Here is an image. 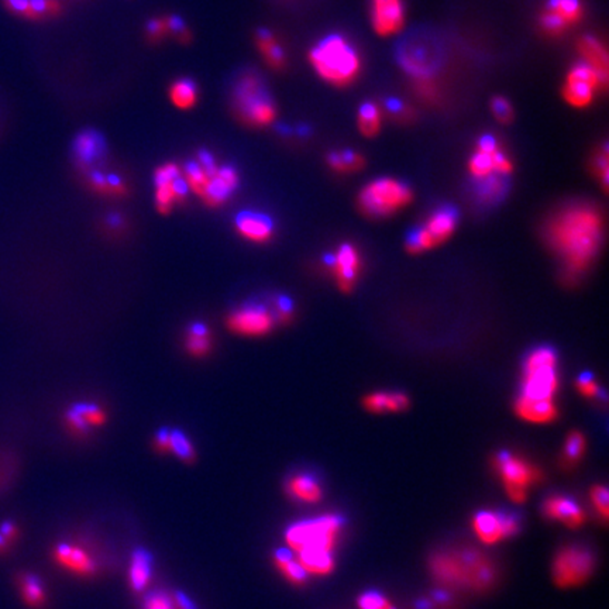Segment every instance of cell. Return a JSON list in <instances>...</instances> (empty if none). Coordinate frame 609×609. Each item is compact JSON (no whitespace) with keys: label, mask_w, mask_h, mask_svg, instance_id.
Returning a JSON list of instances; mask_svg holds the SVG:
<instances>
[{"label":"cell","mask_w":609,"mask_h":609,"mask_svg":"<svg viewBox=\"0 0 609 609\" xmlns=\"http://www.w3.org/2000/svg\"><path fill=\"white\" fill-rule=\"evenodd\" d=\"M603 238V216L587 203L566 208L546 227V240L573 276L583 274L595 260Z\"/></svg>","instance_id":"cell-1"},{"label":"cell","mask_w":609,"mask_h":609,"mask_svg":"<svg viewBox=\"0 0 609 609\" xmlns=\"http://www.w3.org/2000/svg\"><path fill=\"white\" fill-rule=\"evenodd\" d=\"M429 571L436 583L449 590L486 593L498 580V568L488 556L474 547H450L435 553Z\"/></svg>","instance_id":"cell-2"},{"label":"cell","mask_w":609,"mask_h":609,"mask_svg":"<svg viewBox=\"0 0 609 609\" xmlns=\"http://www.w3.org/2000/svg\"><path fill=\"white\" fill-rule=\"evenodd\" d=\"M309 61L322 80L334 86H346L360 75L359 53L340 34L322 38L309 51Z\"/></svg>","instance_id":"cell-3"},{"label":"cell","mask_w":609,"mask_h":609,"mask_svg":"<svg viewBox=\"0 0 609 609\" xmlns=\"http://www.w3.org/2000/svg\"><path fill=\"white\" fill-rule=\"evenodd\" d=\"M233 109L241 123L266 127L276 119V106L261 76L247 71L238 76L233 89Z\"/></svg>","instance_id":"cell-4"},{"label":"cell","mask_w":609,"mask_h":609,"mask_svg":"<svg viewBox=\"0 0 609 609\" xmlns=\"http://www.w3.org/2000/svg\"><path fill=\"white\" fill-rule=\"evenodd\" d=\"M342 530V517L336 515H324L292 525L286 530L285 540L291 550L296 553H334Z\"/></svg>","instance_id":"cell-5"},{"label":"cell","mask_w":609,"mask_h":609,"mask_svg":"<svg viewBox=\"0 0 609 609\" xmlns=\"http://www.w3.org/2000/svg\"><path fill=\"white\" fill-rule=\"evenodd\" d=\"M412 198L408 185L392 178H381L365 185L360 192L359 207L364 215L382 218L408 207Z\"/></svg>","instance_id":"cell-6"},{"label":"cell","mask_w":609,"mask_h":609,"mask_svg":"<svg viewBox=\"0 0 609 609\" xmlns=\"http://www.w3.org/2000/svg\"><path fill=\"white\" fill-rule=\"evenodd\" d=\"M557 357L552 349L542 347L530 353L524 367L522 395L535 400H553L558 387Z\"/></svg>","instance_id":"cell-7"},{"label":"cell","mask_w":609,"mask_h":609,"mask_svg":"<svg viewBox=\"0 0 609 609\" xmlns=\"http://www.w3.org/2000/svg\"><path fill=\"white\" fill-rule=\"evenodd\" d=\"M594 568L595 557L585 546H565L553 558V581L560 588L580 587L590 580Z\"/></svg>","instance_id":"cell-8"},{"label":"cell","mask_w":609,"mask_h":609,"mask_svg":"<svg viewBox=\"0 0 609 609\" xmlns=\"http://www.w3.org/2000/svg\"><path fill=\"white\" fill-rule=\"evenodd\" d=\"M494 466L504 484L508 497L515 504H524L527 498L529 487L535 486L542 479V473L537 467L509 451L497 454Z\"/></svg>","instance_id":"cell-9"},{"label":"cell","mask_w":609,"mask_h":609,"mask_svg":"<svg viewBox=\"0 0 609 609\" xmlns=\"http://www.w3.org/2000/svg\"><path fill=\"white\" fill-rule=\"evenodd\" d=\"M457 226V215L450 208H443L426 220L422 227L418 228L410 240L406 248L411 253H422L438 247L453 235Z\"/></svg>","instance_id":"cell-10"},{"label":"cell","mask_w":609,"mask_h":609,"mask_svg":"<svg viewBox=\"0 0 609 609\" xmlns=\"http://www.w3.org/2000/svg\"><path fill=\"white\" fill-rule=\"evenodd\" d=\"M469 174L477 182L494 175L508 177L512 172V162L499 149L495 137L486 134L478 140L476 152L469 162Z\"/></svg>","instance_id":"cell-11"},{"label":"cell","mask_w":609,"mask_h":609,"mask_svg":"<svg viewBox=\"0 0 609 609\" xmlns=\"http://www.w3.org/2000/svg\"><path fill=\"white\" fill-rule=\"evenodd\" d=\"M605 86L606 83L593 68L588 67L587 63H580L567 73L563 95L568 105L585 108L593 102L596 91Z\"/></svg>","instance_id":"cell-12"},{"label":"cell","mask_w":609,"mask_h":609,"mask_svg":"<svg viewBox=\"0 0 609 609\" xmlns=\"http://www.w3.org/2000/svg\"><path fill=\"white\" fill-rule=\"evenodd\" d=\"M473 529L476 536L486 545H497L502 540L517 535L520 530L519 520L511 514L504 512L481 511L473 517Z\"/></svg>","instance_id":"cell-13"},{"label":"cell","mask_w":609,"mask_h":609,"mask_svg":"<svg viewBox=\"0 0 609 609\" xmlns=\"http://www.w3.org/2000/svg\"><path fill=\"white\" fill-rule=\"evenodd\" d=\"M227 324L236 334L243 336H264L274 326V316L261 304H243L227 319Z\"/></svg>","instance_id":"cell-14"},{"label":"cell","mask_w":609,"mask_h":609,"mask_svg":"<svg viewBox=\"0 0 609 609\" xmlns=\"http://www.w3.org/2000/svg\"><path fill=\"white\" fill-rule=\"evenodd\" d=\"M583 13L581 0H549L540 17V24L547 34H562L580 22Z\"/></svg>","instance_id":"cell-15"},{"label":"cell","mask_w":609,"mask_h":609,"mask_svg":"<svg viewBox=\"0 0 609 609\" xmlns=\"http://www.w3.org/2000/svg\"><path fill=\"white\" fill-rule=\"evenodd\" d=\"M326 263L334 271L339 288L343 292L352 291L362 270V260L357 248L352 245H343L334 256H329Z\"/></svg>","instance_id":"cell-16"},{"label":"cell","mask_w":609,"mask_h":609,"mask_svg":"<svg viewBox=\"0 0 609 609\" xmlns=\"http://www.w3.org/2000/svg\"><path fill=\"white\" fill-rule=\"evenodd\" d=\"M405 23L402 0H372V25L382 37L397 34Z\"/></svg>","instance_id":"cell-17"},{"label":"cell","mask_w":609,"mask_h":609,"mask_svg":"<svg viewBox=\"0 0 609 609\" xmlns=\"http://www.w3.org/2000/svg\"><path fill=\"white\" fill-rule=\"evenodd\" d=\"M543 517L556 522H562L570 529H578L585 522L583 508L566 495H552L543 502Z\"/></svg>","instance_id":"cell-18"},{"label":"cell","mask_w":609,"mask_h":609,"mask_svg":"<svg viewBox=\"0 0 609 609\" xmlns=\"http://www.w3.org/2000/svg\"><path fill=\"white\" fill-rule=\"evenodd\" d=\"M2 5L13 16L29 22H44L63 13L58 0H2Z\"/></svg>","instance_id":"cell-19"},{"label":"cell","mask_w":609,"mask_h":609,"mask_svg":"<svg viewBox=\"0 0 609 609\" xmlns=\"http://www.w3.org/2000/svg\"><path fill=\"white\" fill-rule=\"evenodd\" d=\"M238 187V174L230 165L219 167L218 172L208 179L203 188L202 198L209 207H220Z\"/></svg>","instance_id":"cell-20"},{"label":"cell","mask_w":609,"mask_h":609,"mask_svg":"<svg viewBox=\"0 0 609 609\" xmlns=\"http://www.w3.org/2000/svg\"><path fill=\"white\" fill-rule=\"evenodd\" d=\"M55 562L76 575H92L98 570V563L81 546L61 543L54 550Z\"/></svg>","instance_id":"cell-21"},{"label":"cell","mask_w":609,"mask_h":609,"mask_svg":"<svg viewBox=\"0 0 609 609\" xmlns=\"http://www.w3.org/2000/svg\"><path fill=\"white\" fill-rule=\"evenodd\" d=\"M236 228L243 237L256 243H266L274 236L273 219L266 213L245 210L238 213L235 220Z\"/></svg>","instance_id":"cell-22"},{"label":"cell","mask_w":609,"mask_h":609,"mask_svg":"<svg viewBox=\"0 0 609 609\" xmlns=\"http://www.w3.org/2000/svg\"><path fill=\"white\" fill-rule=\"evenodd\" d=\"M73 156L82 167H92L106 156L105 139L95 130H85L73 141Z\"/></svg>","instance_id":"cell-23"},{"label":"cell","mask_w":609,"mask_h":609,"mask_svg":"<svg viewBox=\"0 0 609 609\" xmlns=\"http://www.w3.org/2000/svg\"><path fill=\"white\" fill-rule=\"evenodd\" d=\"M106 413L95 403H76L67 412L68 428L76 435H88L91 428L105 423Z\"/></svg>","instance_id":"cell-24"},{"label":"cell","mask_w":609,"mask_h":609,"mask_svg":"<svg viewBox=\"0 0 609 609\" xmlns=\"http://www.w3.org/2000/svg\"><path fill=\"white\" fill-rule=\"evenodd\" d=\"M515 411L520 419L536 425L553 422L557 418V406L553 400H535L520 395L515 403Z\"/></svg>","instance_id":"cell-25"},{"label":"cell","mask_w":609,"mask_h":609,"mask_svg":"<svg viewBox=\"0 0 609 609\" xmlns=\"http://www.w3.org/2000/svg\"><path fill=\"white\" fill-rule=\"evenodd\" d=\"M578 53L583 57V63L593 68L604 82H608V53L594 35H584L578 40Z\"/></svg>","instance_id":"cell-26"},{"label":"cell","mask_w":609,"mask_h":609,"mask_svg":"<svg viewBox=\"0 0 609 609\" xmlns=\"http://www.w3.org/2000/svg\"><path fill=\"white\" fill-rule=\"evenodd\" d=\"M256 44L263 55L264 61L273 70H284L286 65V53L276 35L270 29L261 27L256 33Z\"/></svg>","instance_id":"cell-27"},{"label":"cell","mask_w":609,"mask_h":609,"mask_svg":"<svg viewBox=\"0 0 609 609\" xmlns=\"http://www.w3.org/2000/svg\"><path fill=\"white\" fill-rule=\"evenodd\" d=\"M289 497L304 504H316L321 501L322 487L316 477L311 474H294L285 484Z\"/></svg>","instance_id":"cell-28"},{"label":"cell","mask_w":609,"mask_h":609,"mask_svg":"<svg viewBox=\"0 0 609 609\" xmlns=\"http://www.w3.org/2000/svg\"><path fill=\"white\" fill-rule=\"evenodd\" d=\"M365 410L372 413H393L405 411L410 400L402 392H372L362 400Z\"/></svg>","instance_id":"cell-29"},{"label":"cell","mask_w":609,"mask_h":609,"mask_svg":"<svg viewBox=\"0 0 609 609\" xmlns=\"http://www.w3.org/2000/svg\"><path fill=\"white\" fill-rule=\"evenodd\" d=\"M152 575V558L147 550L137 549L131 557L129 581L136 593L146 590Z\"/></svg>","instance_id":"cell-30"},{"label":"cell","mask_w":609,"mask_h":609,"mask_svg":"<svg viewBox=\"0 0 609 609\" xmlns=\"http://www.w3.org/2000/svg\"><path fill=\"white\" fill-rule=\"evenodd\" d=\"M199 89L197 82L189 78L174 81L169 86V101L181 111H189L198 103Z\"/></svg>","instance_id":"cell-31"},{"label":"cell","mask_w":609,"mask_h":609,"mask_svg":"<svg viewBox=\"0 0 609 609\" xmlns=\"http://www.w3.org/2000/svg\"><path fill=\"white\" fill-rule=\"evenodd\" d=\"M296 560L308 575H327L334 568V558L332 553L302 552L298 553Z\"/></svg>","instance_id":"cell-32"},{"label":"cell","mask_w":609,"mask_h":609,"mask_svg":"<svg viewBox=\"0 0 609 609\" xmlns=\"http://www.w3.org/2000/svg\"><path fill=\"white\" fill-rule=\"evenodd\" d=\"M274 563L281 571V575L294 585H304L308 580L309 575L304 573L298 560L288 550H278L274 556Z\"/></svg>","instance_id":"cell-33"},{"label":"cell","mask_w":609,"mask_h":609,"mask_svg":"<svg viewBox=\"0 0 609 609\" xmlns=\"http://www.w3.org/2000/svg\"><path fill=\"white\" fill-rule=\"evenodd\" d=\"M19 588L23 600L27 605L38 608L45 603V591L42 581L33 575H24L19 578Z\"/></svg>","instance_id":"cell-34"},{"label":"cell","mask_w":609,"mask_h":609,"mask_svg":"<svg viewBox=\"0 0 609 609\" xmlns=\"http://www.w3.org/2000/svg\"><path fill=\"white\" fill-rule=\"evenodd\" d=\"M327 162H329L330 169L339 172L360 171L364 167L362 156L352 150L330 152Z\"/></svg>","instance_id":"cell-35"},{"label":"cell","mask_w":609,"mask_h":609,"mask_svg":"<svg viewBox=\"0 0 609 609\" xmlns=\"http://www.w3.org/2000/svg\"><path fill=\"white\" fill-rule=\"evenodd\" d=\"M587 448V440L584 438L583 433L578 430L571 431L570 435L566 439L565 450H563L562 464L567 467H575L578 461L583 459Z\"/></svg>","instance_id":"cell-36"},{"label":"cell","mask_w":609,"mask_h":609,"mask_svg":"<svg viewBox=\"0 0 609 609\" xmlns=\"http://www.w3.org/2000/svg\"><path fill=\"white\" fill-rule=\"evenodd\" d=\"M381 111L372 102H367L359 111V129L365 137L377 136L381 129Z\"/></svg>","instance_id":"cell-37"},{"label":"cell","mask_w":609,"mask_h":609,"mask_svg":"<svg viewBox=\"0 0 609 609\" xmlns=\"http://www.w3.org/2000/svg\"><path fill=\"white\" fill-rule=\"evenodd\" d=\"M169 451L174 453L178 459L190 463L195 459V449L190 443L189 439L187 438L184 431L174 429L169 433Z\"/></svg>","instance_id":"cell-38"},{"label":"cell","mask_w":609,"mask_h":609,"mask_svg":"<svg viewBox=\"0 0 609 609\" xmlns=\"http://www.w3.org/2000/svg\"><path fill=\"white\" fill-rule=\"evenodd\" d=\"M507 187V181L502 175L487 178L484 181L478 182L479 198L486 202H492V200H497L505 194Z\"/></svg>","instance_id":"cell-39"},{"label":"cell","mask_w":609,"mask_h":609,"mask_svg":"<svg viewBox=\"0 0 609 609\" xmlns=\"http://www.w3.org/2000/svg\"><path fill=\"white\" fill-rule=\"evenodd\" d=\"M185 181L188 187L194 190L195 194H202L203 188L207 185L208 177L207 172L203 171L198 161H188L184 165Z\"/></svg>","instance_id":"cell-40"},{"label":"cell","mask_w":609,"mask_h":609,"mask_svg":"<svg viewBox=\"0 0 609 609\" xmlns=\"http://www.w3.org/2000/svg\"><path fill=\"white\" fill-rule=\"evenodd\" d=\"M165 23H167L169 34L174 35L181 44H189V43L192 42V34H190L189 30H188L187 23H185L181 17L177 16V14L165 16Z\"/></svg>","instance_id":"cell-41"},{"label":"cell","mask_w":609,"mask_h":609,"mask_svg":"<svg viewBox=\"0 0 609 609\" xmlns=\"http://www.w3.org/2000/svg\"><path fill=\"white\" fill-rule=\"evenodd\" d=\"M591 502L596 512L604 520L608 519L609 515V494L605 486H595L590 492Z\"/></svg>","instance_id":"cell-42"},{"label":"cell","mask_w":609,"mask_h":609,"mask_svg":"<svg viewBox=\"0 0 609 609\" xmlns=\"http://www.w3.org/2000/svg\"><path fill=\"white\" fill-rule=\"evenodd\" d=\"M359 606L360 609H397L390 600L375 591L362 594L359 598Z\"/></svg>","instance_id":"cell-43"},{"label":"cell","mask_w":609,"mask_h":609,"mask_svg":"<svg viewBox=\"0 0 609 609\" xmlns=\"http://www.w3.org/2000/svg\"><path fill=\"white\" fill-rule=\"evenodd\" d=\"M144 609H178L174 598L164 591H156L147 595Z\"/></svg>","instance_id":"cell-44"},{"label":"cell","mask_w":609,"mask_h":609,"mask_svg":"<svg viewBox=\"0 0 609 609\" xmlns=\"http://www.w3.org/2000/svg\"><path fill=\"white\" fill-rule=\"evenodd\" d=\"M178 177H181L179 167L174 162H167V164L157 169L156 174H154V182H156V187L172 184Z\"/></svg>","instance_id":"cell-45"},{"label":"cell","mask_w":609,"mask_h":609,"mask_svg":"<svg viewBox=\"0 0 609 609\" xmlns=\"http://www.w3.org/2000/svg\"><path fill=\"white\" fill-rule=\"evenodd\" d=\"M167 34H169V29H167L165 16L154 17V19H150L147 22L146 35L149 38V42L160 43Z\"/></svg>","instance_id":"cell-46"},{"label":"cell","mask_w":609,"mask_h":609,"mask_svg":"<svg viewBox=\"0 0 609 609\" xmlns=\"http://www.w3.org/2000/svg\"><path fill=\"white\" fill-rule=\"evenodd\" d=\"M491 108L495 118L498 119L501 123H508L514 118V109H512L511 103L502 96H497L492 101Z\"/></svg>","instance_id":"cell-47"},{"label":"cell","mask_w":609,"mask_h":609,"mask_svg":"<svg viewBox=\"0 0 609 609\" xmlns=\"http://www.w3.org/2000/svg\"><path fill=\"white\" fill-rule=\"evenodd\" d=\"M577 390L585 398H596L600 395V387L590 374H584L578 378Z\"/></svg>","instance_id":"cell-48"},{"label":"cell","mask_w":609,"mask_h":609,"mask_svg":"<svg viewBox=\"0 0 609 609\" xmlns=\"http://www.w3.org/2000/svg\"><path fill=\"white\" fill-rule=\"evenodd\" d=\"M187 349L190 354L197 357L207 354L210 350L209 337L188 336Z\"/></svg>","instance_id":"cell-49"},{"label":"cell","mask_w":609,"mask_h":609,"mask_svg":"<svg viewBox=\"0 0 609 609\" xmlns=\"http://www.w3.org/2000/svg\"><path fill=\"white\" fill-rule=\"evenodd\" d=\"M198 162H199L200 167H202L203 171L207 172L208 177H213V175L218 172L219 169V165L216 162L215 157H213L212 152L208 151V150H200L198 152Z\"/></svg>","instance_id":"cell-50"},{"label":"cell","mask_w":609,"mask_h":609,"mask_svg":"<svg viewBox=\"0 0 609 609\" xmlns=\"http://www.w3.org/2000/svg\"><path fill=\"white\" fill-rule=\"evenodd\" d=\"M276 308H278V319L281 322L289 321L294 311V304L288 296L281 295L276 299Z\"/></svg>","instance_id":"cell-51"},{"label":"cell","mask_w":609,"mask_h":609,"mask_svg":"<svg viewBox=\"0 0 609 609\" xmlns=\"http://www.w3.org/2000/svg\"><path fill=\"white\" fill-rule=\"evenodd\" d=\"M169 433L171 430L169 429H160L159 433L156 436V444L157 449L162 453L165 451H169Z\"/></svg>","instance_id":"cell-52"},{"label":"cell","mask_w":609,"mask_h":609,"mask_svg":"<svg viewBox=\"0 0 609 609\" xmlns=\"http://www.w3.org/2000/svg\"><path fill=\"white\" fill-rule=\"evenodd\" d=\"M175 604H177L178 609H197L195 604L188 598L184 594H177L174 596Z\"/></svg>","instance_id":"cell-53"},{"label":"cell","mask_w":609,"mask_h":609,"mask_svg":"<svg viewBox=\"0 0 609 609\" xmlns=\"http://www.w3.org/2000/svg\"><path fill=\"white\" fill-rule=\"evenodd\" d=\"M189 336L209 337V330L207 324H194L189 327Z\"/></svg>","instance_id":"cell-54"},{"label":"cell","mask_w":609,"mask_h":609,"mask_svg":"<svg viewBox=\"0 0 609 609\" xmlns=\"http://www.w3.org/2000/svg\"><path fill=\"white\" fill-rule=\"evenodd\" d=\"M121 223V218L118 215H113L109 218V225L111 226H119Z\"/></svg>","instance_id":"cell-55"},{"label":"cell","mask_w":609,"mask_h":609,"mask_svg":"<svg viewBox=\"0 0 609 609\" xmlns=\"http://www.w3.org/2000/svg\"><path fill=\"white\" fill-rule=\"evenodd\" d=\"M6 543L4 535H0V552H4L5 547H6Z\"/></svg>","instance_id":"cell-56"}]
</instances>
